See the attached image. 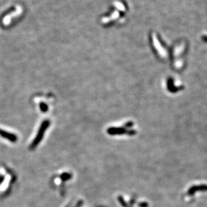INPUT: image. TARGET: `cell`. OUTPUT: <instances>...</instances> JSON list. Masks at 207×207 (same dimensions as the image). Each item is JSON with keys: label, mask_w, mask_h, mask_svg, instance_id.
Segmentation results:
<instances>
[{"label": "cell", "mask_w": 207, "mask_h": 207, "mask_svg": "<svg viewBox=\"0 0 207 207\" xmlns=\"http://www.w3.org/2000/svg\"><path fill=\"white\" fill-rule=\"evenodd\" d=\"M81 204H82V202H79V203L78 204V205H77L75 207H80Z\"/></svg>", "instance_id": "5"}, {"label": "cell", "mask_w": 207, "mask_h": 207, "mask_svg": "<svg viewBox=\"0 0 207 207\" xmlns=\"http://www.w3.org/2000/svg\"><path fill=\"white\" fill-rule=\"evenodd\" d=\"M207 191V185H200V186H194L188 190V193L192 195L196 193V192H206Z\"/></svg>", "instance_id": "1"}, {"label": "cell", "mask_w": 207, "mask_h": 207, "mask_svg": "<svg viewBox=\"0 0 207 207\" xmlns=\"http://www.w3.org/2000/svg\"><path fill=\"white\" fill-rule=\"evenodd\" d=\"M168 89L171 92H176L179 91V90H180L179 87H178V88H177V87H174V81H173V79H172V78H169L168 79Z\"/></svg>", "instance_id": "3"}, {"label": "cell", "mask_w": 207, "mask_h": 207, "mask_svg": "<svg viewBox=\"0 0 207 207\" xmlns=\"http://www.w3.org/2000/svg\"><path fill=\"white\" fill-rule=\"evenodd\" d=\"M0 135H1V136L3 137L6 138V139L11 140V141H13V142H14V141H16V137L15 135H14L13 134H11V133H9V132H7L4 131L1 129H0Z\"/></svg>", "instance_id": "2"}, {"label": "cell", "mask_w": 207, "mask_h": 207, "mask_svg": "<svg viewBox=\"0 0 207 207\" xmlns=\"http://www.w3.org/2000/svg\"><path fill=\"white\" fill-rule=\"evenodd\" d=\"M203 41L207 42V36H204L203 37Z\"/></svg>", "instance_id": "4"}]
</instances>
